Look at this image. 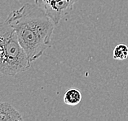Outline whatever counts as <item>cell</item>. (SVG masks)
<instances>
[{
    "label": "cell",
    "mask_w": 128,
    "mask_h": 121,
    "mask_svg": "<svg viewBox=\"0 0 128 121\" xmlns=\"http://www.w3.org/2000/svg\"><path fill=\"white\" fill-rule=\"evenodd\" d=\"M6 21L14 29L19 43L31 62L41 57L51 46L56 24L36 4H24L11 12Z\"/></svg>",
    "instance_id": "cell-1"
},
{
    "label": "cell",
    "mask_w": 128,
    "mask_h": 121,
    "mask_svg": "<svg viewBox=\"0 0 128 121\" xmlns=\"http://www.w3.org/2000/svg\"><path fill=\"white\" fill-rule=\"evenodd\" d=\"M31 63L13 28L6 20L0 22V72L9 76H16L27 71Z\"/></svg>",
    "instance_id": "cell-2"
},
{
    "label": "cell",
    "mask_w": 128,
    "mask_h": 121,
    "mask_svg": "<svg viewBox=\"0 0 128 121\" xmlns=\"http://www.w3.org/2000/svg\"><path fill=\"white\" fill-rule=\"evenodd\" d=\"M78 0H34L35 4L44 11L56 25L73 11Z\"/></svg>",
    "instance_id": "cell-3"
},
{
    "label": "cell",
    "mask_w": 128,
    "mask_h": 121,
    "mask_svg": "<svg viewBox=\"0 0 128 121\" xmlns=\"http://www.w3.org/2000/svg\"><path fill=\"white\" fill-rule=\"evenodd\" d=\"M21 121L23 117L20 113L9 102H0V121Z\"/></svg>",
    "instance_id": "cell-4"
},
{
    "label": "cell",
    "mask_w": 128,
    "mask_h": 121,
    "mask_svg": "<svg viewBox=\"0 0 128 121\" xmlns=\"http://www.w3.org/2000/svg\"><path fill=\"white\" fill-rule=\"evenodd\" d=\"M82 100V94L76 88H70L64 93V102L68 106H76Z\"/></svg>",
    "instance_id": "cell-5"
},
{
    "label": "cell",
    "mask_w": 128,
    "mask_h": 121,
    "mask_svg": "<svg viewBox=\"0 0 128 121\" xmlns=\"http://www.w3.org/2000/svg\"><path fill=\"white\" fill-rule=\"evenodd\" d=\"M114 59L118 60H126L128 57V46L126 44H118L114 50Z\"/></svg>",
    "instance_id": "cell-6"
}]
</instances>
